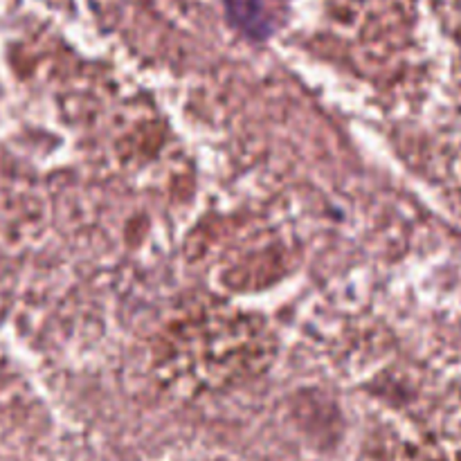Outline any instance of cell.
Segmentation results:
<instances>
[{
    "instance_id": "cell-1",
    "label": "cell",
    "mask_w": 461,
    "mask_h": 461,
    "mask_svg": "<svg viewBox=\"0 0 461 461\" xmlns=\"http://www.w3.org/2000/svg\"><path fill=\"white\" fill-rule=\"evenodd\" d=\"M228 21L255 41H264L273 34L275 21L264 0H223Z\"/></svg>"
}]
</instances>
